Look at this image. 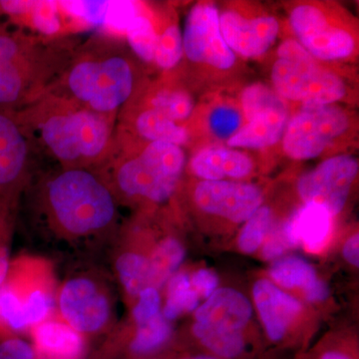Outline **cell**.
<instances>
[{"label": "cell", "instance_id": "17", "mask_svg": "<svg viewBox=\"0 0 359 359\" xmlns=\"http://www.w3.org/2000/svg\"><path fill=\"white\" fill-rule=\"evenodd\" d=\"M191 169L203 181L243 179L252 173L254 162L236 149L211 147L203 149L194 156Z\"/></svg>", "mask_w": 359, "mask_h": 359}, {"label": "cell", "instance_id": "24", "mask_svg": "<svg viewBox=\"0 0 359 359\" xmlns=\"http://www.w3.org/2000/svg\"><path fill=\"white\" fill-rule=\"evenodd\" d=\"M185 256V249L176 238L163 240L148 257L151 287L158 290L163 287L183 263Z\"/></svg>", "mask_w": 359, "mask_h": 359}, {"label": "cell", "instance_id": "6", "mask_svg": "<svg viewBox=\"0 0 359 359\" xmlns=\"http://www.w3.org/2000/svg\"><path fill=\"white\" fill-rule=\"evenodd\" d=\"M185 164L186 155L180 146L148 142L140 152L115 167V186L127 197L163 203L173 195Z\"/></svg>", "mask_w": 359, "mask_h": 359}, {"label": "cell", "instance_id": "19", "mask_svg": "<svg viewBox=\"0 0 359 359\" xmlns=\"http://www.w3.org/2000/svg\"><path fill=\"white\" fill-rule=\"evenodd\" d=\"M332 215L316 204H304L285 223L294 247L304 245L311 252H318L325 247L330 229Z\"/></svg>", "mask_w": 359, "mask_h": 359}, {"label": "cell", "instance_id": "5", "mask_svg": "<svg viewBox=\"0 0 359 359\" xmlns=\"http://www.w3.org/2000/svg\"><path fill=\"white\" fill-rule=\"evenodd\" d=\"M271 77L273 90L283 100L302 103V107L332 105L346 95L341 78L321 67L294 39L278 46Z\"/></svg>", "mask_w": 359, "mask_h": 359}, {"label": "cell", "instance_id": "14", "mask_svg": "<svg viewBox=\"0 0 359 359\" xmlns=\"http://www.w3.org/2000/svg\"><path fill=\"white\" fill-rule=\"evenodd\" d=\"M29 157L27 135L11 114L0 110V197H15Z\"/></svg>", "mask_w": 359, "mask_h": 359}, {"label": "cell", "instance_id": "4", "mask_svg": "<svg viewBox=\"0 0 359 359\" xmlns=\"http://www.w3.org/2000/svg\"><path fill=\"white\" fill-rule=\"evenodd\" d=\"M45 201L51 218L72 236H87L115 218L114 195L105 182L87 169H65L49 180Z\"/></svg>", "mask_w": 359, "mask_h": 359}, {"label": "cell", "instance_id": "21", "mask_svg": "<svg viewBox=\"0 0 359 359\" xmlns=\"http://www.w3.org/2000/svg\"><path fill=\"white\" fill-rule=\"evenodd\" d=\"M40 353L49 359H78L83 349L79 332L57 321L41 323L35 330Z\"/></svg>", "mask_w": 359, "mask_h": 359}, {"label": "cell", "instance_id": "31", "mask_svg": "<svg viewBox=\"0 0 359 359\" xmlns=\"http://www.w3.org/2000/svg\"><path fill=\"white\" fill-rule=\"evenodd\" d=\"M150 107L160 111L172 121H185L192 115L195 102L189 92L183 89H162L151 98Z\"/></svg>", "mask_w": 359, "mask_h": 359}, {"label": "cell", "instance_id": "41", "mask_svg": "<svg viewBox=\"0 0 359 359\" xmlns=\"http://www.w3.org/2000/svg\"><path fill=\"white\" fill-rule=\"evenodd\" d=\"M191 283L198 294L209 299L218 287L219 278L211 269H202L194 275Z\"/></svg>", "mask_w": 359, "mask_h": 359}, {"label": "cell", "instance_id": "36", "mask_svg": "<svg viewBox=\"0 0 359 359\" xmlns=\"http://www.w3.org/2000/svg\"><path fill=\"white\" fill-rule=\"evenodd\" d=\"M142 6L135 1H109L103 28L114 35H125L129 25L142 13Z\"/></svg>", "mask_w": 359, "mask_h": 359}, {"label": "cell", "instance_id": "27", "mask_svg": "<svg viewBox=\"0 0 359 359\" xmlns=\"http://www.w3.org/2000/svg\"><path fill=\"white\" fill-rule=\"evenodd\" d=\"M269 275L276 283L287 289H306L309 283L318 278L313 266L299 257L278 259L269 269Z\"/></svg>", "mask_w": 359, "mask_h": 359}, {"label": "cell", "instance_id": "3", "mask_svg": "<svg viewBox=\"0 0 359 359\" xmlns=\"http://www.w3.org/2000/svg\"><path fill=\"white\" fill-rule=\"evenodd\" d=\"M65 97L100 114L114 115L136 87L133 63L116 46L100 45L69 60L58 79Z\"/></svg>", "mask_w": 359, "mask_h": 359}, {"label": "cell", "instance_id": "34", "mask_svg": "<svg viewBox=\"0 0 359 359\" xmlns=\"http://www.w3.org/2000/svg\"><path fill=\"white\" fill-rule=\"evenodd\" d=\"M244 121L242 112L231 105L217 106L208 117L210 131L219 140H230L242 128Z\"/></svg>", "mask_w": 359, "mask_h": 359}, {"label": "cell", "instance_id": "39", "mask_svg": "<svg viewBox=\"0 0 359 359\" xmlns=\"http://www.w3.org/2000/svg\"><path fill=\"white\" fill-rule=\"evenodd\" d=\"M266 238L263 256L264 259H269V261L278 259L289 248L294 247L287 229H285V223L278 224L275 228L271 226Z\"/></svg>", "mask_w": 359, "mask_h": 359}, {"label": "cell", "instance_id": "8", "mask_svg": "<svg viewBox=\"0 0 359 359\" xmlns=\"http://www.w3.org/2000/svg\"><path fill=\"white\" fill-rule=\"evenodd\" d=\"M290 25L299 43L316 59L337 61L353 55L355 36L339 21L332 20L323 6L302 4L290 13Z\"/></svg>", "mask_w": 359, "mask_h": 359}, {"label": "cell", "instance_id": "45", "mask_svg": "<svg viewBox=\"0 0 359 359\" xmlns=\"http://www.w3.org/2000/svg\"><path fill=\"white\" fill-rule=\"evenodd\" d=\"M316 359H355V356L341 347H330L321 351Z\"/></svg>", "mask_w": 359, "mask_h": 359}, {"label": "cell", "instance_id": "13", "mask_svg": "<svg viewBox=\"0 0 359 359\" xmlns=\"http://www.w3.org/2000/svg\"><path fill=\"white\" fill-rule=\"evenodd\" d=\"M219 28L231 50L248 58L266 53L280 32L278 21L273 16H245L236 11L219 13Z\"/></svg>", "mask_w": 359, "mask_h": 359}, {"label": "cell", "instance_id": "15", "mask_svg": "<svg viewBox=\"0 0 359 359\" xmlns=\"http://www.w3.org/2000/svg\"><path fill=\"white\" fill-rule=\"evenodd\" d=\"M252 294L269 339L282 341L290 323L301 311V304L268 280H257Z\"/></svg>", "mask_w": 359, "mask_h": 359}, {"label": "cell", "instance_id": "12", "mask_svg": "<svg viewBox=\"0 0 359 359\" xmlns=\"http://www.w3.org/2000/svg\"><path fill=\"white\" fill-rule=\"evenodd\" d=\"M59 306L66 323L77 332H97L109 318L107 299L88 278L68 280L61 290Z\"/></svg>", "mask_w": 359, "mask_h": 359}, {"label": "cell", "instance_id": "42", "mask_svg": "<svg viewBox=\"0 0 359 359\" xmlns=\"http://www.w3.org/2000/svg\"><path fill=\"white\" fill-rule=\"evenodd\" d=\"M13 201L14 198L0 197V244L4 242L11 226Z\"/></svg>", "mask_w": 359, "mask_h": 359}, {"label": "cell", "instance_id": "28", "mask_svg": "<svg viewBox=\"0 0 359 359\" xmlns=\"http://www.w3.org/2000/svg\"><path fill=\"white\" fill-rule=\"evenodd\" d=\"M132 51L144 62H154L158 32L147 14L142 13L134 18L125 32Z\"/></svg>", "mask_w": 359, "mask_h": 359}, {"label": "cell", "instance_id": "22", "mask_svg": "<svg viewBox=\"0 0 359 359\" xmlns=\"http://www.w3.org/2000/svg\"><path fill=\"white\" fill-rule=\"evenodd\" d=\"M193 334L201 346L217 359H244L248 351L243 332H228L196 323Z\"/></svg>", "mask_w": 359, "mask_h": 359}, {"label": "cell", "instance_id": "25", "mask_svg": "<svg viewBox=\"0 0 359 359\" xmlns=\"http://www.w3.org/2000/svg\"><path fill=\"white\" fill-rule=\"evenodd\" d=\"M123 287L130 295H139L151 287L150 266L147 257L136 252H125L116 263Z\"/></svg>", "mask_w": 359, "mask_h": 359}, {"label": "cell", "instance_id": "20", "mask_svg": "<svg viewBox=\"0 0 359 359\" xmlns=\"http://www.w3.org/2000/svg\"><path fill=\"white\" fill-rule=\"evenodd\" d=\"M287 117V107L259 113L245 122L242 128L226 141V144L229 148L233 149L271 147L283 138Z\"/></svg>", "mask_w": 359, "mask_h": 359}, {"label": "cell", "instance_id": "38", "mask_svg": "<svg viewBox=\"0 0 359 359\" xmlns=\"http://www.w3.org/2000/svg\"><path fill=\"white\" fill-rule=\"evenodd\" d=\"M161 297L158 290L147 287L139 294V302L133 311L137 325H142L160 313Z\"/></svg>", "mask_w": 359, "mask_h": 359}, {"label": "cell", "instance_id": "26", "mask_svg": "<svg viewBox=\"0 0 359 359\" xmlns=\"http://www.w3.org/2000/svg\"><path fill=\"white\" fill-rule=\"evenodd\" d=\"M199 306V294L193 289L190 278L186 273H177L168 285L166 304L163 316L168 321L176 320L186 311H193Z\"/></svg>", "mask_w": 359, "mask_h": 359}, {"label": "cell", "instance_id": "23", "mask_svg": "<svg viewBox=\"0 0 359 359\" xmlns=\"http://www.w3.org/2000/svg\"><path fill=\"white\" fill-rule=\"evenodd\" d=\"M135 130L148 142H165L180 146L189 140L188 130L172 121L166 115L154 108L141 111L134 122Z\"/></svg>", "mask_w": 359, "mask_h": 359}, {"label": "cell", "instance_id": "35", "mask_svg": "<svg viewBox=\"0 0 359 359\" xmlns=\"http://www.w3.org/2000/svg\"><path fill=\"white\" fill-rule=\"evenodd\" d=\"M59 6L61 11L73 20L103 28L109 1H60Z\"/></svg>", "mask_w": 359, "mask_h": 359}, {"label": "cell", "instance_id": "10", "mask_svg": "<svg viewBox=\"0 0 359 359\" xmlns=\"http://www.w3.org/2000/svg\"><path fill=\"white\" fill-rule=\"evenodd\" d=\"M358 169V161L353 156L330 158L302 175L297 183V192L304 204L320 205L332 216H337L346 204Z\"/></svg>", "mask_w": 359, "mask_h": 359}, {"label": "cell", "instance_id": "1", "mask_svg": "<svg viewBox=\"0 0 359 359\" xmlns=\"http://www.w3.org/2000/svg\"><path fill=\"white\" fill-rule=\"evenodd\" d=\"M8 113L23 131L34 129L65 169H86L112 148L114 115L94 112L50 91L27 107Z\"/></svg>", "mask_w": 359, "mask_h": 359}, {"label": "cell", "instance_id": "40", "mask_svg": "<svg viewBox=\"0 0 359 359\" xmlns=\"http://www.w3.org/2000/svg\"><path fill=\"white\" fill-rule=\"evenodd\" d=\"M0 359H34L32 347L20 339L0 342Z\"/></svg>", "mask_w": 359, "mask_h": 359}, {"label": "cell", "instance_id": "7", "mask_svg": "<svg viewBox=\"0 0 359 359\" xmlns=\"http://www.w3.org/2000/svg\"><path fill=\"white\" fill-rule=\"evenodd\" d=\"M349 124L346 111L334 104L302 107L285 127L283 152L294 160L314 159L346 133Z\"/></svg>", "mask_w": 359, "mask_h": 359}, {"label": "cell", "instance_id": "47", "mask_svg": "<svg viewBox=\"0 0 359 359\" xmlns=\"http://www.w3.org/2000/svg\"><path fill=\"white\" fill-rule=\"evenodd\" d=\"M183 359H217V358H212V356L204 355V354H202V355L190 356V358H183Z\"/></svg>", "mask_w": 359, "mask_h": 359}, {"label": "cell", "instance_id": "18", "mask_svg": "<svg viewBox=\"0 0 359 359\" xmlns=\"http://www.w3.org/2000/svg\"><path fill=\"white\" fill-rule=\"evenodd\" d=\"M61 8L57 1L0 0V15L15 25L33 28L44 36L56 35L62 28Z\"/></svg>", "mask_w": 359, "mask_h": 359}, {"label": "cell", "instance_id": "33", "mask_svg": "<svg viewBox=\"0 0 359 359\" xmlns=\"http://www.w3.org/2000/svg\"><path fill=\"white\" fill-rule=\"evenodd\" d=\"M183 54V33L176 23H170L158 33L154 62L162 69L170 70L178 65Z\"/></svg>", "mask_w": 359, "mask_h": 359}, {"label": "cell", "instance_id": "16", "mask_svg": "<svg viewBox=\"0 0 359 359\" xmlns=\"http://www.w3.org/2000/svg\"><path fill=\"white\" fill-rule=\"evenodd\" d=\"M250 302L233 289L217 290L196 311V323L228 332H243L252 316Z\"/></svg>", "mask_w": 359, "mask_h": 359}, {"label": "cell", "instance_id": "9", "mask_svg": "<svg viewBox=\"0 0 359 359\" xmlns=\"http://www.w3.org/2000/svg\"><path fill=\"white\" fill-rule=\"evenodd\" d=\"M183 50L196 65L219 71L235 66L237 57L222 35L219 9L214 4L202 2L191 9L183 33Z\"/></svg>", "mask_w": 359, "mask_h": 359}, {"label": "cell", "instance_id": "11", "mask_svg": "<svg viewBox=\"0 0 359 359\" xmlns=\"http://www.w3.org/2000/svg\"><path fill=\"white\" fill-rule=\"evenodd\" d=\"M194 201L207 214L233 223H244L261 208L264 196L252 184L233 181H202L196 187Z\"/></svg>", "mask_w": 359, "mask_h": 359}, {"label": "cell", "instance_id": "43", "mask_svg": "<svg viewBox=\"0 0 359 359\" xmlns=\"http://www.w3.org/2000/svg\"><path fill=\"white\" fill-rule=\"evenodd\" d=\"M304 290L306 292V299L311 302L325 301L330 295V289H328L327 283L318 278H316Z\"/></svg>", "mask_w": 359, "mask_h": 359}, {"label": "cell", "instance_id": "29", "mask_svg": "<svg viewBox=\"0 0 359 359\" xmlns=\"http://www.w3.org/2000/svg\"><path fill=\"white\" fill-rule=\"evenodd\" d=\"M241 107L245 122L252 117L271 109L287 108V103L278 93L263 83L249 85L241 93Z\"/></svg>", "mask_w": 359, "mask_h": 359}, {"label": "cell", "instance_id": "44", "mask_svg": "<svg viewBox=\"0 0 359 359\" xmlns=\"http://www.w3.org/2000/svg\"><path fill=\"white\" fill-rule=\"evenodd\" d=\"M359 238L358 233L353 236L346 243L344 247V259L348 262L349 264L358 268L359 266Z\"/></svg>", "mask_w": 359, "mask_h": 359}, {"label": "cell", "instance_id": "37", "mask_svg": "<svg viewBox=\"0 0 359 359\" xmlns=\"http://www.w3.org/2000/svg\"><path fill=\"white\" fill-rule=\"evenodd\" d=\"M52 308V299L46 292L34 290L22 299V316L25 327L43 321Z\"/></svg>", "mask_w": 359, "mask_h": 359}, {"label": "cell", "instance_id": "32", "mask_svg": "<svg viewBox=\"0 0 359 359\" xmlns=\"http://www.w3.org/2000/svg\"><path fill=\"white\" fill-rule=\"evenodd\" d=\"M273 226V214L268 207H261L248 221L238 236V247L245 254H254L266 240Z\"/></svg>", "mask_w": 359, "mask_h": 359}, {"label": "cell", "instance_id": "30", "mask_svg": "<svg viewBox=\"0 0 359 359\" xmlns=\"http://www.w3.org/2000/svg\"><path fill=\"white\" fill-rule=\"evenodd\" d=\"M172 327L162 313L139 325L130 348L136 354H149L161 348L169 340Z\"/></svg>", "mask_w": 359, "mask_h": 359}, {"label": "cell", "instance_id": "2", "mask_svg": "<svg viewBox=\"0 0 359 359\" xmlns=\"http://www.w3.org/2000/svg\"><path fill=\"white\" fill-rule=\"evenodd\" d=\"M55 46L20 27L0 25V110L16 112L48 91L70 60L58 57L62 49Z\"/></svg>", "mask_w": 359, "mask_h": 359}, {"label": "cell", "instance_id": "46", "mask_svg": "<svg viewBox=\"0 0 359 359\" xmlns=\"http://www.w3.org/2000/svg\"><path fill=\"white\" fill-rule=\"evenodd\" d=\"M9 269L11 266H9L8 254H7L6 248H2L0 249V287L6 282Z\"/></svg>", "mask_w": 359, "mask_h": 359}]
</instances>
